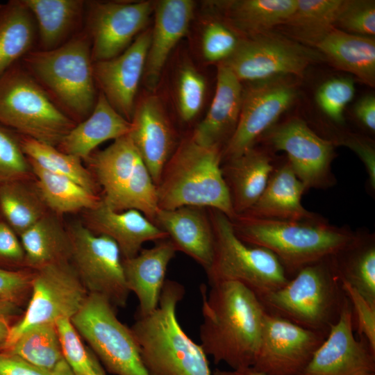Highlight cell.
Listing matches in <instances>:
<instances>
[{"instance_id":"obj_1","label":"cell","mask_w":375,"mask_h":375,"mask_svg":"<svg viewBox=\"0 0 375 375\" xmlns=\"http://www.w3.org/2000/svg\"><path fill=\"white\" fill-rule=\"evenodd\" d=\"M200 287L201 347L215 364L231 369L252 367L258 354L265 308L242 283L220 281Z\"/></svg>"},{"instance_id":"obj_2","label":"cell","mask_w":375,"mask_h":375,"mask_svg":"<svg viewBox=\"0 0 375 375\" xmlns=\"http://www.w3.org/2000/svg\"><path fill=\"white\" fill-rule=\"evenodd\" d=\"M231 220L241 240L272 251L290 278L302 267L336 254L357 234L348 227L332 225L321 216L279 220L242 214Z\"/></svg>"},{"instance_id":"obj_3","label":"cell","mask_w":375,"mask_h":375,"mask_svg":"<svg viewBox=\"0 0 375 375\" xmlns=\"http://www.w3.org/2000/svg\"><path fill=\"white\" fill-rule=\"evenodd\" d=\"M184 294L182 284L166 280L157 308L131 327L149 375H212L207 355L178 320Z\"/></svg>"},{"instance_id":"obj_4","label":"cell","mask_w":375,"mask_h":375,"mask_svg":"<svg viewBox=\"0 0 375 375\" xmlns=\"http://www.w3.org/2000/svg\"><path fill=\"white\" fill-rule=\"evenodd\" d=\"M219 147L183 142L166 164L157 185L160 209L208 207L236 217L220 162Z\"/></svg>"},{"instance_id":"obj_5","label":"cell","mask_w":375,"mask_h":375,"mask_svg":"<svg viewBox=\"0 0 375 375\" xmlns=\"http://www.w3.org/2000/svg\"><path fill=\"white\" fill-rule=\"evenodd\" d=\"M333 256L302 267L285 285L258 297L266 311L327 335L347 299Z\"/></svg>"},{"instance_id":"obj_6","label":"cell","mask_w":375,"mask_h":375,"mask_svg":"<svg viewBox=\"0 0 375 375\" xmlns=\"http://www.w3.org/2000/svg\"><path fill=\"white\" fill-rule=\"evenodd\" d=\"M87 160L103 188L105 205L115 211L137 210L155 220L160 209L157 186L128 134Z\"/></svg>"},{"instance_id":"obj_7","label":"cell","mask_w":375,"mask_h":375,"mask_svg":"<svg viewBox=\"0 0 375 375\" xmlns=\"http://www.w3.org/2000/svg\"><path fill=\"white\" fill-rule=\"evenodd\" d=\"M210 222L215 245L212 262L206 272L209 284L238 281L260 297L287 283L290 278L272 251L241 240L231 219L218 210H212Z\"/></svg>"},{"instance_id":"obj_8","label":"cell","mask_w":375,"mask_h":375,"mask_svg":"<svg viewBox=\"0 0 375 375\" xmlns=\"http://www.w3.org/2000/svg\"><path fill=\"white\" fill-rule=\"evenodd\" d=\"M0 124L54 147L75 126L28 74L16 67L0 75Z\"/></svg>"},{"instance_id":"obj_9","label":"cell","mask_w":375,"mask_h":375,"mask_svg":"<svg viewBox=\"0 0 375 375\" xmlns=\"http://www.w3.org/2000/svg\"><path fill=\"white\" fill-rule=\"evenodd\" d=\"M91 58L88 40L80 37L51 50L33 52L26 60L67 108L84 117L92 112L95 99Z\"/></svg>"},{"instance_id":"obj_10","label":"cell","mask_w":375,"mask_h":375,"mask_svg":"<svg viewBox=\"0 0 375 375\" xmlns=\"http://www.w3.org/2000/svg\"><path fill=\"white\" fill-rule=\"evenodd\" d=\"M71 321L109 372L149 375L131 328L117 318L106 298L89 293Z\"/></svg>"},{"instance_id":"obj_11","label":"cell","mask_w":375,"mask_h":375,"mask_svg":"<svg viewBox=\"0 0 375 375\" xmlns=\"http://www.w3.org/2000/svg\"><path fill=\"white\" fill-rule=\"evenodd\" d=\"M36 270L32 277V294L26 310L10 327L3 351L33 327L56 324L61 319H71L88 295L69 261L49 264Z\"/></svg>"},{"instance_id":"obj_12","label":"cell","mask_w":375,"mask_h":375,"mask_svg":"<svg viewBox=\"0 0 375 375\" xmlns=\"http://www.w3.org/2000/svg\"><path fill=\"white\" fill-rule=\"evenodd\" d=\"M68 232L70 263L88 294L104 297L114 307H124L130 291L117 243L106 235L94 233L79 222L74 224Z\"/></svg>"},{"instance_id":"obj_13","label":"cell","mask_w":375,"mask_h":375,"mask_svg":"<svg viewBox=\"0 0 375 375\" xmlns=\"http://www.w3.org/2000/svg\"><path fill=\"white\" fill-rule=\"evenodd\" d=\"M317 52L282 36L265 32L240 40L222 64L242 81H263L283 75L302 76Z\"/></svg>"},{"instance_id":"obj_14","label":"cell","mask_w":375,"mask_h":375,"mask_svg":"<svg viewBox=\"0 0 375 375\" xmlns=\"http://www.w3.org/2000/svg\"><path fill=\"white\" fill-rule=\"evenodd\" d=\"M264 135L273 149L286 153L288 162L306 191L335 184L331 170L334 144L318 135L303 120L290 119Z\"/></svg>"},{"instance_id":"obj_15","label":"cell","mask_w":375,"mask_h":375,"mask_svg":"<svg viewBox=\"0 0 375 375\" xmlns=\"http://www.w3.org/2000/svg\"><path fill=\"white\" fill-rule=\"evenodd\" d=\"M326 336L265 310L252 367L267 375H299Z\"/></svg>"},{"instance_id":"obj_16","label":"cell","mask_w":375,"mask_h":375,"mask_svg":"<svg viewBox=\"0 0 375 375\" xmlns=\"http://www.w3.org/2000/svg\"><path fill=\"white\" fill-rule=\"evenodd\" d=\"M296 97L294 88L279 77L255 84L243 90L240 114L236 128L224 151L229 160L254 147L288 110Z\"/></svg>"},{"instance_id":"obj_17","label":"cell","mask_w":375,"mask_h":375,"mask_svg":"<svg viewBox=\"0 0 375 375\" xmlns=\"http://www.w3.org/2000/svg\"><path fill=\"white\" fill-rule=\"evenodd\" d=\"M353 327L347 297L338 321L299 375H375V352L363 337L356 338Z\"/></svg>"},{"instance_id":"obj_18","label":"cell","mask_w":375,"mask_h":375,"mask_svg":"<svg viewBox=\"0 0 375 375\" xmlns=\"http://www.w3.org/2000/svg\"><path fill=\"white\" fill-rule=\"evenodd\" d=\"M152 9L149 1L95 3L90 19L93 60H109L124 51L147 24Z\"/></svg>"},{"instance_id":"obj_19","label":"cell","mask_w":375,"mask_h":375,"mask_svg":"<svg viewBox=\"0 0 375 375\" xmlns=\"http://www.w3.org/2000/svg\"><path fill=\"white\" fill-rule=\"evenodd\" d=\"M151 31L138 35L119 56L92 65L93 74L110 105L131 121L135 98L147 60Z\"/></svg>"},{"instance_id":"obj_20","label":"cell","mask_w":375,"mask_h":375,"mask_svg":"<svg viewBox=\"0 0 375 375\" xmlns=\"http://www.w3.org/2000/svg\"><path fill=\"white\" fill-rule=\"evenodd\" d=\"M130 122L128 135L157 186L174 144L173 132L159 99L156 97L142 99Z\"/></svg>"},{"instance_id":"obj_21","label":"cell","mask_w":375,"mask_h":375,"mask_svg":"<svg viewBox=\"0 0 375 375\" xmlns=\"http://www.w3.org/2000/svg\"><path fill=\"white\" fill-rule=\"evenodd\" d=\"M87 215L88 227L95 234L112 239L123 258L137 255L147 242L169 238L166 232L141 212L134 209L115 211L101 199L96 207L88 210Z\"/></svg>"},{"instance_id":"obj_22","label":"cell","mask_w":375,"mask_h":375,"mask_svg":"<svg viewBox=\"0 0 375 375\" xmlns=\"http://www.w3.org/2000/svg\"><path fill=\"white\" fill-rule=\"evenodd\" d=\"M194 10L191 0H162L155 7V24L144 67L147 86L158 85L172 50L188 32Z\"/></svg>"},{"instance_id":"obj_23","label":"cell","mask_w":375,"mask_h":375,"mask_svg":"<svg viewBox=\"0 0 375 375\" xmlns=\"http://www.w3.org/2000/svg\"><path fill=\"white\" fill-rule=\"evenodd\" d=\"M176 251L174 244L167 238L151 248L142 249L132 258H123L128 289L138 300V316L147 315L157 308L167 269Z\"/></svg>"},{"instance_id":"obj_24","label":"cell","mask_w":375,"mask_h":375,"mask_svg":"<svg viewBox=\"0 0 375 375\" xmlns=\"http://www.w3.org/2000/svg\"><path fill=\"white\" fill-rule=\"evenodd\" d=\"M155 220L167 233L176 251L194 259L207 272L212 262L215 238L207 216L198 207L159 209Z\"/></svg>"},{"instance_id":"obj_25","label":"cell","mask_w":375,"mask_h":375,"mask_svg":"<svg viewBox=\"0 0 375 375\" xmlns=\"http://www.w3.org/2000/svg\"><path fill=\"white\" fill-rule=\"evenodd\" d=\"M243 97L241 81L224 64L217 68V85L211 106L194 130L192 139L205 147H219L233 133L238 122Z\"/></svg>"},{"instance_id":"obj_26","label":"cell","mask_w":375,"mask_h":375,"mask_svg":"<svg viewBox=\"0 0 375 375\" xmlns=\"http://www.w3.org/2000/svg\"><path fill=\"white\" fill-rule=\"evenodd\" d=\"M306 191L287 160L275 167L259 199L243 214L279 220L317 218L319 215L306 210L302 205L301 197Z\"/></svg>"},{"instance_id":"obj_27","label":"cell","mask_w":375,"mask_h":375,"mask_svg":"<svg viewBox=\"0 0 375 375\" xmlns=\"http://www.w3.org/2000/svg\"><path fill=\"white\" fill-rule=\"evenodd\" d=\"M275 167L267 151L254 147L228 160L222 172L236 215L246 212L257 201Z\"/></svg>"},{"instance_id":"obj_28","label":"cell","mask_w":375,"mask_h":375,"mask_svg":"<svg viewBox=\"0 0 375 375\" xmlns=\"http://www.w3.org/2000/svg\"><path fill=\"white\" fill-rule=\"evenodd\" d=\"M131 122L122 116L100 94L90 115L74 126L60 143L62 151L88 160L101 143L128 134Z\"/></svg>"},{"instance_id":"obj_29","label":"cell","mask_w":375,"mask_h":375,"mask_svg":"<svg viewBox=\"0 0 375 375\" xmlns=\"http://www.w3.org/2000/svg\"><path fill=\"white\" fill-rule=\"evenodd\" d=\"M315 47L334 67L355 75L370 87L374 86V37L351 34L333 27Z\"/></svg>"},{"instance_id":"obj_30","label":"cell","mask_w":375,"mask_h":375,"mask_svg":"<svg viewBox=\"0 0 375 375\" xmlns=\"http://www.w3.org/2000/svg\"><path fill=\"white\" fill-rule=\"evenodd\" d=\"M19 236L25 261L31 267L38 269L70 259L69 232L51 215H44Z\"/></svg>"},{"instance_id":"obj_31","label":"cell","mask_w":375,"mask_h":375,"mask_svg":"<svg viewBox=\"0 0 375 375\" xmlns=\"http://www.w3.org/2000/svg\"><path fill=\"white\" fill-rule=\"evenodd\" d=\"M340 281L353 287L375 308L374 235L358 233L348 246L333 256Z\"/></svg>"},{"instance_id":"obj_32","label":"cell","mask_w":375,"mask_h":375,"mask_svg":"<svg viewBox=\"0 0 375 375\" xmlns=\"http://www.w3.org/2000/svg\"><path fill=\"white\" fill-rule=\"evenodd\" d=\"M51 375H76L61 349L56 324H42L24 332L8 349Z\"/></svg>"},{"instance_id":"obj_33","label":"cell","mask_w":375,"mask_h":375,"mask_svg":"<svg viewBox=\"0 0 375 375\" xmlns=\"http://www.w3.org/2000/svg\"><path fill=\"white\" fill-rule=\"evenodd\" d=\"M37 178L36 190L46 208L57 214L90 210L101 201L96 193L71 178L47 171L28 160Z\"/></svg>"},{"instance_id":"obj_34","label":"cell","mask_w":375,"mask_h":375,"mask_svg":"<svg viewBox=\"0 0 375 375\" xmlns=\"http://www.w3.org/2000/svg\"><path fill=\"white\" fill-rule=\"evenodd\" d=\"M343 0H297L283 24L298 41L315 47L333 27Z\"/></svg>"},{"instance_id":"obj_35","label":"cell","mask_w":375,"mask_h":375,"mask_svg":"<svg viewBox=\"0 0 375 375\" xmlns=\"http://www.w3.org/2000/svg\"><path fill=\"white\" fill-rule=\"evenodd\" d=\"M297 6V0H241L228 3V14L237 28L255 35L284 24Z\"/></svg>"},{"instance_id":"obj_36","label":"cell","mask_w":375,"mask_h":375,"mask_svg":"<svg viewBox=\"0 0 375 375\" xmlns=\"http://www.w3.org/2000/svg\"><path fill=\"white\" fill-rule=\"evenodd\" d=\"M32 14L20 1L0 13V75L30 48L34 37Z\"/></svg>"},{"instance_id":"obj_37","label":"cell","mask_w":375,"mask_h":375,"mask_svg":"<svg viewBox=\"0 0 375 375\" xmlns=\"http://www.w3.org/2000/svg\"><path fill=\"white\" fill-rule=\"evenodd\" d=\"M22 2L38 21L42 45L45 50L56 48L81 11L76 0H23Z\"/></svg>"},{"instance_id":"obj_38","label":"cell","mask_w":375,"mask_h":375,"mask_svg":"<svg viewBox=\"0 0 375 375\" xmlns=\"http://www.w3.org/2000/svg\"><path fill=\"white\" fill-rule=\"evenodd\" d=\"M25 181L0 185V210L6 223L19 235L47 214L36 189H31Z\"/></svg>"},{"instance_id":"obj_39","label":"cell","mask_w":375,"mask_h":375,"mask_svg":"<svg viewBox=\"0 0 375 375\" xmlns=\"http://www.w3.org/2000/svg\"><path fill=\"white\" fill-rule=\"evenodd\" d=\"M27 159L52 173L67 176L84 188L96 193L95 181L79 158L60 151L51 146L30 138L19 139Z\"/></svg>"},{"instance_id":"obj_40","label":"cell","mask_w":375,"mask_h":375,"mask_svg":"<svg viewBox=\"0 0 375 375\" xmlns=\"http://www.w3.org/2000/svg\"><path fill=\"white\" fill-rule=\"evenodd\" d=\"M32 172L19 139L0 126V185L15 181H26Z\"/></svg>"},{"instance_id":"obj_41","label":"cell","mask_w":375,"mask_h":375,"mask_svg":"<svg viewBox=\"0 0 375 375\" xmlns=\"http://www.w3.org/2000/svg\"><path fill=\"white\" fill-rule=\"evenodd\" d=\"M63 355L76 375H89L97 358L88 351L70 319L56 323Z\"/></svg>"},{"instance_id":"obj_42","label":"cell","mask_w":375,"mask_h":375,"mask_svg":"<svg viewBox=\"0 0 375 375\" xmlns=\"http://www.w3.org/2000/svg\"><path fill=\"white\" fill-rule=\"evenodd\" d=\"M336 26L349 33L374 37V1L343 0L335 22Z\"/></svg>"},{"instance_id":"obj_43","label":"cell","mask_w":375,"mask_h":375,"mask_svg":"<svg viewBox=\"0 0 375 375\" xmlns=\"http://www.w3.org/2000/svg\"><path fill=\"white\" fill-rule=\"evenodd\" d=\"M206 81L193 67L185 66L178 80V105L181 118L192 120L201 110L206 92Z\"/></svg>"},{"instance_id":"obj_44","label":"cell","mask_w":375,"mask_h":375,"mask_svg":"<svg viewBox=\"0 0 375 375\" xmlns=\"http://www.w3.org/2000/svg\"><path fill=\"white\" fill-rule=\"evenodd\" d=\"M355 93L353 81L347 78H332L317 90L316 99L322 111L338 123L343 122V112Z\"/></svg>"},{"instance_id":"obj_45","label":"cell","mask_w":375,"mask_h":375,"mask_svg":"<svg viewBox=\"0 0 375 375\" xmlns=\"http://www.w3.org/2000/svg\"><path fill=\"white\" fill-rule=\"evenodd\" d=\"M235 35L224 24L212 22L205 28L202 35V52L210 62L225 60L239 43Z\"/></svg>"},{"instance_id":"obj_46","label":"cell","mask_w":375,"mask_h":375,"mask_svg":"<svg viewBox=\"0 0 375 375\" xmlns=\"http://www.w3.org/2000/svg\"><path fill=\"white\" fill-rule=\"evenodd\" d=\"M342 288L349 299L359 337H363L375 352V308L348 283L341 281Z\"/></svg>"},{"instance_id":"obj_47","label":"cell","mask_w":375,"mask_h":375,"mask_svg":"<svg viewBox=\"0 0 375 375\" xmlns=\"http://www.w3.org/2000/svg\"><path fill=\"white\" fill-rule=\"evenodd\" d=\"M33 276L23 271L0 268V299L16 302L31 287Z\"/></svg>"},{"instance_id":"obj_48","label":"cell","mask_w":375,"mask_h":375,"mask_svg":"<svg viewBox=\"0 0 375 375\" xmlns=\"http://www.w3.org/2000/svg\"><path fill=\"white\" fill-rule=\"evenodd\" d=\"M0 375H51L14 354L0 351Z\"/></svg>"},{"instance_id":"obj_49","label":"cell","mask_w":375,"mask_h":375,"mask_svg":"<svg viewBox=\"0 0 375 375\" xmlns=\"http://www.w3.org/2000/svg\"><path fill=\"white\" fill-rule=\"evenodd\" d=\"M14 230L5 222L0 221V257L19 261L24 259V251Z\"/></svg>"},{"instance_id":"obj_50","label":"cell","mask_w":375,"mask_h":375,"mask_svg":"<svg viewBox=\"0 0 375 375\" xmlns=\"http://www.w3.org/2000/svg\"><path fill=\"white\" fill-rule=\"evenodd\" d=\"M343 144L358 154L365 165L371 188H375V151L372 144L358 137H351Z\"/></svg>"},{"instance_id":"obj_51","label":"cell","mask_w":375,"mask_h":375,"mask_svg":"<svg viewBox=\"0 0 375 375\" xmlns=\"http://www.w3.org/2000/svg\"><path fill=\"white\" fill-rule=\"evenodd\" d=\"M355 115L369 130H375V97L367 95L360 99L355 106Z\"/></svg>"},{"instance_id":"obj_52","label":"cell","mask_w":375,"mask_h":375,"mask_svg":"<svg viewBox=\"0 0 375 375\" xmlns=\"http://www.w3.org/2000/svg\"><path fill=\"white\" fill-rule=\"evenodd\" d=\"M17 310L15 301L0 299V349H3L8 338L10 319Z\"/></svg>"},{"instance_id":"obj_53","label":"cell","mask_w":375,"mask_h":375,"mask_svg":"<svg viewBox=\"0 0 375 375\" xmlns=\"http://www.w3.org/2000/svg\"><path fill=\"white\" fill-rule=\"evenodd\" d=\"M212 375H267L256 370L252 367H244L238 369L224 370L219 368L212 372Z\"/></svg>"},{"instance_id":"obj_54","label":"cell","mask_w":375,"mask_h":375,"mask_svg":"<svg viewBox=\"0 0 375 375\" xmlns=\"http://www.w3.org/2000/svg\"><path fill=\"white\" fill-rule=\"evenodd\" d=\"M89 375H106L97 359L96 360L93 369Z\"/></svg>"}]
</instances>
